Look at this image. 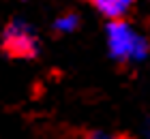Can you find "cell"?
<instances>
[{
    "mask_svg": "<svg viewBox=\"0 0 150 139\" xmlns=\"http://www.w3.org/2000/svg\"><path fill=\"white\" fill-rule=\"evenodd\" d=\"M107 45L110 54L120 62H137L148 54V41L122 19H116L107 26Z\"/></svg>",
    "mask_w": 150,
    "mask_h": 139,
    "instance_id": "6da1fadb",
    "label": "cell"
},
{
    "mask_svg": "<svg viewBox=\"0 0 150 139\" xmlns=\"http://www.w3.org/2000/svg\"><path fill=\"white\" fill-rule=\"evenodd\" d=\"M2 47L13 58H35L39 52V41L28 24L15 19L2 30Z\"/></svg>",
    "mask_w": 150,
    "mask_h": 139,
    "instance_id": "7a4b0ae2",
    "label": "cell"
},
{
    "mask_svg": "<svg viewBox=\"0 0 150 139\" xmlns=\"http://www.w3.org/2000/svg\"><path fill=\"white\" fill-rule=\"evenodd\" d=\"M90 2L99 13H103L105 17H112V22H116L127 13L133 0H90Z\"/></svg>",
    "mask_w": 150,
    "mask_h": 139,
    "instance_id": "3957f363",
    "label": "cell"
},
{
    "mask_svg": "<svg viewBox=\"0 0 150 139\" xmlns=\"http://www.w3.org/2000/svg\"><path fill=\"white\" fill-rule=\"evenodd\" d=\"M79 24V17L75 15V13H64V15H60L56 22H54V28H56L58 32H73L75 28Z\"/></svg>",
    "mask_w": 150,
    "mask_h": 139,
    "instance_id": "277c9868",
    "label": "cell"
},
{
    "mask_svg": "<svg viewBox=\"0 0 150 139\" xmlns=\"http://www.w3.org/2000/svg\"><path fill=\"white\" fill-rule=\"evenodd\" d=\"M84 139H118V137H112L107 133H88Z\"/></svg>",
    "mask_w": 150,
    "mask_h": 139,
    "instance_id": "5b68a950",
    "label": "cell"
},
{
    "mask_svg": "<svg viewBox=\"0 0 150 139\" xmlns=\"http://www.w3.org/2000/svg\"><path fill=\"white\" fill-rule=\"evenodd\" d=\"M148 133H150V126H148Z\"/></svg>",
    "mask_w": 150,
    "mask_h": 139,
    "instance_id": "8992f818",
    "label": "cell"
}]
</instances>
